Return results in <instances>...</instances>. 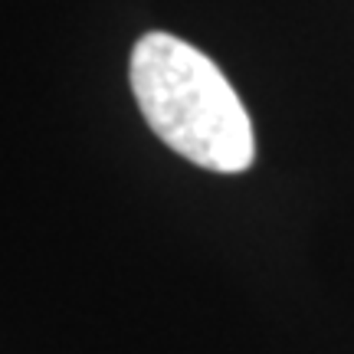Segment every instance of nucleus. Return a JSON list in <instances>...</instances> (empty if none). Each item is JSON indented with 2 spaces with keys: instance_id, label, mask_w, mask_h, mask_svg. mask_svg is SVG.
Here are the masks:
<instances>
[{
  "instance_id": "1",
  "label": "nucleus",
  "mask_w": 354,
  "mask_h": 354,
  "mask_svg": "<svg viewBox=\"0 0 354 354\" xmlns=\"http://www.w3.org/2000/svg\"><path fill=\"white\" fill-rule=\"evenodd\" d=\"M131 92L145 122L187 161L236 174L253 165L250 115L220 66L171 33H145L128 63Z\"/></svg>"
}]
</instances>
